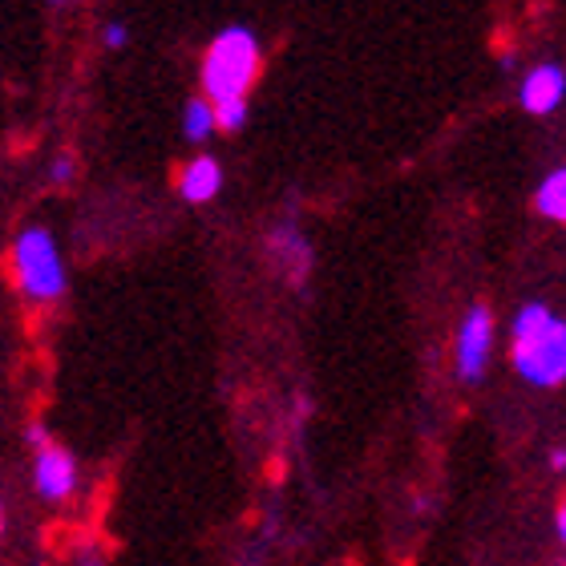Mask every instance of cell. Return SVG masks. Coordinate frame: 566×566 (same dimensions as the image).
Returning a JSON list of instances; mask_svg holds the SVG:
<instances>
[{
	"mask_svg": "<svg viewBox=\"0 0 566 566\" xmlns=\"http://www.w3.org/2000/svg\"><path fill=\"white\" fill-rule=\"evenodd\" d=\"M126 41H130V33H126V24H118V21L106 24V45H109V49H122Z\"/></svg>",
	"mask_w": 566,
	"mask_h": 566,
	"instance_id": "7c38bea8",
	"label": "cell"
},
{
	"mask_svg": "<svg viewBox=\"0 0 566 566\" xmlns=\"http://www.w3.org/2000/svg\"><path fill=\"white\" fill-rule=\"evenodd\" d=\"M12 280L21 287L24 300L33 304H53L65 295L70 275H65V260L49 227H24L21 235L12 239Z\"/></svg>",
	"mask_w": 566,
	"mask_h": 566,
	"instance_id": "3957f363",
	"label": "cell"
},
{
	"mask_svg": "<svg viewBox=\"0 0 566 566\" xmlns=\"http://www.w3.org/2000/svg\"><path fill=\"white\" fill-rule=\"evenodd\" d=\"M223 187V166L214 158H195V163L178 175V195L187 202H211Z\"/></svg>",
	"mask_w": 566,
	"mask_h": 566,
	"instance_id": "52a82bcc",
	"label": "cell"
},
{
	"mask_svg": "<svg viewBox=\"0 0 566 566\" xmlns=\"http://www.w3.org/2000/svg\"><path fill=\"white\" fill-rule=\"evenodd\" d=\"M73 175H77V166H73L70 154H61V158H53V166H49V178H53L57 187H65V182H73Z\"/></svg>",
	"mask_w": 566,
	"mask_h": 566,
	"instance_id": "8fae6325",
	"label": "cell"
},
{
	"mask_svg": "<svg viewBox=\"0 0 566 566\" xmlns=\"http://www.w3.org/2000/svg\"><path fill=\"white\" fill-rule=\"evenodd\" d=\"M182 134L190 142H207L214 134V106L207 97H190L187 109H182Z\"/></svg>",
	"mask_w": 566,
	"mask_h": 566,
	"instance_id": "9c48e42d",
	"label": "cell"
},
{
	"mask_svg": "<svg viewBox=\"0 0 566 566\" xmlns=\"http://www.w3.org/2000/svg\"><path fill=\"white\" fill-rule=\"evenodd\" d=\"M551 470H555V473H563V470H566V449H563V446L551 449Z\"/></svg>",
	"mask_w": 566,
	"mask_h": 566,
	"instance_id": "5bb4252c",
	"label": "cell"
},
{
	"mask_svg": "<svg viewBox=\"0 0 566 566\" xmlns=\"http://www.w3.org/2000/svg\"><path fill=\"white\" fill-rule=\"evenodd\" d=\"M514 368L534 389H558L566 380V319L546 304H522L514 316Z\"/></svg>",
	"mask_w": 566,
	"mask_h": 566,
	"instance_id": "6da1fadb",
	"label": "cell"
},
{
	"mask_svg": "<svg viewBox=\"0 0 566 566\" xmlns=\"http://www.w3.org/2000/svg\"><path fill=\"white\" fill-rule=\"evenodd\" d=\"M243 122H248V97H239V102H219V106H214V130L235 134Z\"/></svg>",
	"mask_w": 566,
	"mask_h": 566,
	"instance_id": "30bf717a",
	"label": "cell"
},
{
	"mask_svg": "<svg viewBox=\"0 0 566 566\" xmlns=\"http://www.w3.org/2000/svg\"><path fill=\"white\" fill-rule=\"evenodd\" d=\"M558 538H563V546H566V502L558 506Z\"/></svg>",
	"mask_w": 566,
	"mask_h": 566,
	"instance_id": "2e32d148",
	"label": "cell"
},
{
	"mask_svg": "<svg viewBox=\"0 0 566 566\" xmlns=\"http://www.w3.org/2000/svg\"><path fill=\"white\" fill-rule=\"evenodd\" d=\"M518 97H522V109H526V114H555L566 97V73L546 61V65L526 73Z\"/></svg>",
	"mask_w": 566,
	"mask_h": 566,
	"instance_id": "8992f818",
	"label": "cell"
},
{
	"mask_svg": "<svg viewBox=\"0 0 566 566\" xmlns=\"http://www.w3.org/2000/svg\"><path fill=\"white\" fill-rule=\"evenodd\" d=\"M534 207H538V214H546V219L566 223V166H558V170H551V175L543 178V187L534 195Z\"/></svg>",
	"mask_w": 566,
	"mask_h": 566,
	"instance_id": "ba28073f",
	"label": "cell"
},
{
	"mask_svg": "<svg viewBox=\"0 0 566 566\" xmlns=\"http://www.w3.org/2000/svg\"><path fill=\"white\" fill-rule=\"evenodd\" d=\"M77 566H106V563H102L97 551H82V555H77Z\"/></svg>",
	"mask_w": 566,
	"mask_h": 566,
	"instance_id": "9a60e30c",
	"label": "cell"
},
{
	"mask_svg": "<svg viewBox=\"0 0 566 566\" xmlns=\"http://www.w3.org/2000/svg\"><path fill=\"white\" fill-rule=\"evenodd\" d=\"M45 441H53V437H49V429H45V424H41V421H33V424H29V446H33V449H41V446H45Z\"/></svg>",
	"mask_w": 566,
	"mask_h": 566,
	"instance_id": "4fadbf2b",
	"label": "cell"
},
{
	"mask_svg": "<svg viewBox=\"0 0 566 566\" xmlns=\"http://www.w3.org/2000/svg\"><path fill=\"white\" fill-rule=\"evenodd\" d=\"M0 534H4V502H0Z\"/></svg>",
	"mask_w": 566,
	"mask_h": 566,
	"instance_id": "e0dca14e",
	"label": "cell"
},
{
	"mask_svg": "<svg viewBox=\"0 0 566 566\" xmlns=\"http://www.w3.org/2000/svg\"><path fill=\"white\" fill-rule=\"evenodd\" d=\"M260 73V41L251 29L243 24H231L214 36L211 49H207V61H202V90H207V102L219 106V102H239L248 94V85L255 82Z\"/></svg>",
	"mask_w": 566,
	"mask_h": 566,
	"instance_id": "7a4b0ae2",
	"label": "cell"
},
{
	"mask_svg": "<svg viewBox=\"0 0 566 566\" xmlns=\"http://www.w3.org/2000/svg\"><path fill=\"white\" fill-rule=\"evenodd\" d=\"M77 482H82V470H77V458L70 449L57 446V441H45L41 449H33V490L45 502L61 506L77 494Z\"/></svg>",
	"mask_w": 566,
	"mask_h": 566,
	"instance_id": "277c9868",
	"label": "cell"
},
{
	"mask_svg": "<svg viewBox=\"0 0 566 566\" xmlns=\"http://www.w3.org/2000/svg\"><path fill=\"white\" fill-rule=\"evenodd\" d=\"M490 353H494V316L490 307H470V316L461 319L458 328V377L461 380H482L485 365H490Z\"/></svg>",
	"mask_w": 566,
	"mask_h": 566,
	"instance_id": "5b68a950",
	"label": "cell"
}]
</instances>
